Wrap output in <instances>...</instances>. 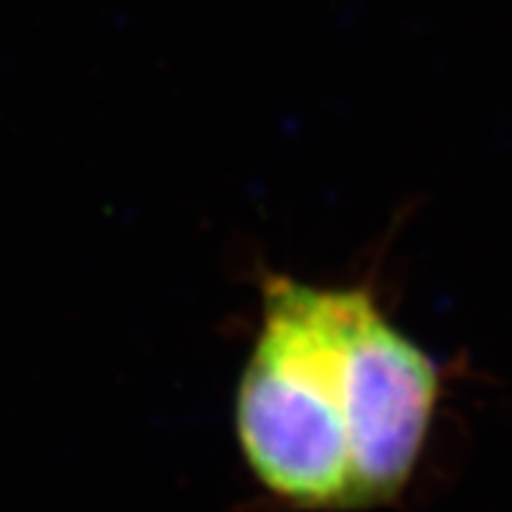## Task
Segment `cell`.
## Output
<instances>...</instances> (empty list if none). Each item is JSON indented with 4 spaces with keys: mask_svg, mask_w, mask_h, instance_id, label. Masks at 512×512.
Listing matches in <instances>:
<instances>
[{
    "mask_svg": "<svg viewBox=\"0 0 512 512\" xmlns=\"http://www.w3.org/2000/svg\"><path fill=\"white\" fill-rule=\"evenodd\" d=\"M447 369L384 311L374 277L259 275V330L233 392V437L270 505L374 512L416 476Z\"/></svg>",
    "mask_w": 512,
    "mask_h": 512,
    "instance_id": "6da1fadb",
    "label": "cell"
}]
</instances>
